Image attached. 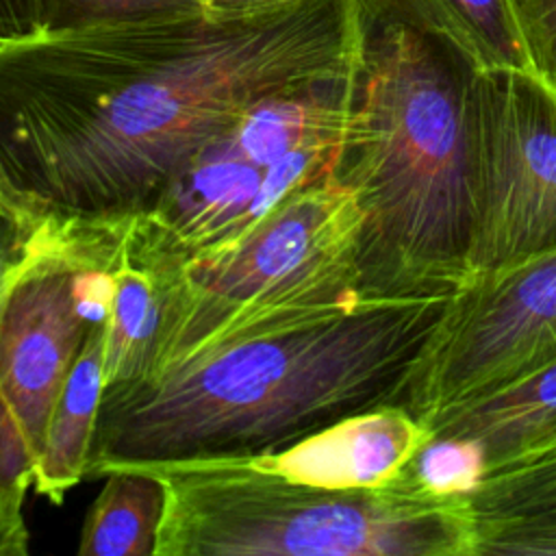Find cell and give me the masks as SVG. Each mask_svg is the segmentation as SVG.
<instances>
[{"mask_svg":"<svg viewBox=\"0 0 556 556\" xmlns=\"http://www.w3.org/2000/svg\"><path fill=\"white\" fill-rule=\"evenodd\" d=\"M354 63V0L202 9L7 43L0 163L41 213L126 217L256 104Z\"/></svg>","mask_w":556,"mask_h":556,"instance_id":"obj_1","label":"cell"},{"mask_svg":"<svg viewBox=\"0 0 556 556\" xmlns=\"http://www.w3.org/2000/svg\"><path fill=\"white\" fill-rule=\"evenodd\" d=\"M352 106L332 176L363 215L365 300L469 278V100L484 65L432 0H354Z\"/></svg>","mask_w":556,"mask_h":556,"instance_id":"obj_2","label":"cell"},{"mask_svg":"<svg viewBox=\"0 0 556 556\" xmlns=\"http://www.w3.org/2000/svg\"><path fill=\"white\" fill-rule=\"evenodd\" d=\"M445 300H363L106 387L85 480L115 465L276 452L389 402Z\"/></svg>","mask_w":556,"mask_h":556,"instance_id":"obj_3","label":"cell"},{"mask_svg":"<svg viewBox=\"0 0 556 556\" xmlns=\"http://www.w3.org/2000/svg\"><path fill=\"white\" fill-rule=\"evenodd\" d=\"M119 467L163 484L154 556H476L469 497L419 491L400 473L374 489H324L248 458L106 473Z\"/></svg>","mask_w":556,"mask_h":556,"instance_id":"obj_4","label":"cell"},{"mask_svg":"<svg viewBox=\"0 0 556 556\" xmlns=\"http://www.w3.org/2000/svg\"><path fill=\"white\" fill-rule=\"evenodd\" d=\"M354 67L263 100L189 156L146 208L104 219L126 258L156 276L180 274L235 248L293 193L328 178Z\"/></svg>","mask_w":556,"mask_h":556,"instance_id":"obj_5","label":"cell"},{"mask_svg":"<svg viewBox=\"0 0 556 556\" xmlns=\"http://www.w3.org/2000/svg\"><path fill=\"white\" fill-rule=\"evenodd\" d=\"M361 224L356 198L330 174L276 206L235 248L161 278L165 313L141 378L363 302Z\"/></svg>","mask_w":556,"mask_h":556,"instance_id":"obj_6","label":"cell"},{"mask_svg":"<svg viewBox=\"0 0 556 556\" xmlns=\"http://www.w3.org/2000/svg\"><path fill=\"white\" fill-rule=\"evenodd\" d=\"M109 252L102 224L48 213L0 308V508L20 526L52 406L109 311Z\"/></svg>","mask_w":556,"mask_h":556,"instance_id":"obj_7","label":"cell"},{"mask_svg":"<svg viewBox=\"0 0 556 556\" xmlns=\"http://www.w3.org/2000/svg\"><path fill=\"white\" fill-rule=\"evenodd\" d=\"M469 278L556 250V91L523 70H480L469 100Z\"/></svg>","mask_w":556,"mask_h":556,"instance_id":"obj_8","label":"cell"},{"mask_svg":"<svg viewBox=\"0 0 556 556\" xmlns=\"http://www.w3.org/2000/svg\"><path fill=\"white\" fill-rule=\"evenodd\" d=\"M556 361V250L452 293L389 402L426 426Z\"/></svg>","mask_w":556,"mask_h":556,"instance_id":"obj_9","label":"cell"},{"mask_svg":"<svg viewBox=\"0 0 556 556\" xmlns=\"http://www.w3.org/2000/svg\"><path fill=\"white\" fill-rule=\"evenodd\" d=\"M430 437L428 426L406 406L380 402L276 452L241 458L293 482L374 489L391 482Z\"/></svg>","mask_w":556,"mask_h":556,"instance_id":"obj_10","label":"cell"},{"mask_svg":"<svg viewBox=\"0 0 556 556\" xmlns=\"http://www.w3.org/2000/svg\"><path fill=\"white\" fill-rule=\"evenodd\" d=\"M467 497L476 556H556V452L489 471Z\"/></svg>","mask_w":556,"mask_h":556,"instance_id":"obj_11","label":"cell"},{"mask_svg":"<svg viewBox=\"0 0 556 556\" xmlns=\"http://www.w3.org/2000/svg\"><path fill=\"white\" fill-rule=\"evenodd\" d=\"M428 430L471 441L486 473L530 458L556 434V361L500 393L434 419Z\"/></svg>","mask_w":556,"mask_h":556,"instance_id":"obj_12","label":"cell"},{"mask_svg":"<svg viewBox=\"0 0 556 556\" xmlns=\"http://www.w3.org/2000/svg\"><path fill=\"white\" fill-rule=\"evenodd\" d=\"M104 319H98L76 356L52 406L43 445L35 463L33 489L52 504L85 480L96 417L104 391Z\"/></svg>","mask_w":556,"mask_h":556,"instance_id":"obj_13","label":"cell"},{"mask_svg":"<svg viewBox=\"0 0 556 556\" xmlns=\"http://www.w3.org/2000/svg\"><path fill=\"white\" fill-rule=\"evenodd\" d=\"M109 232L113 289L104 317V389L135 382L148 371L165 313V291L159 278L150 269L128 261L111 226Z\"/></svg>","mask_w":556,"mask_h":556,"instance_id":"obj_14","label":"cell"},{"mask_svg":"<svg viewBox=\"0 0 556 556\" xmlns=\"http://www.w3.org/2000/svg\"><path fill=\"white\" fill-rule=\"evenodd\" d=\"M163 484L148 471L119 467L104 476L78 541L80 556H154Z\"/></svg>","mask_w":556,"mask_h":556,"instance_id":"obj_15","label":"cell"},{"mask_svg":"<svg viewBox=\"0 0 556 556\" xmlns=\"http://www.w3.org/2000/svg\"><path fill=\"white\" fill-rule=\"evenodd\" d=\"M486 70H523L530 61L510 0H432Z\"/></svg>","mask_w":556,"mask_h":556,"instance_id":"obj_16","label":"cell"},{"mask_svg":"<svg viewBox=\"0 0 556 556\" xmlns=\"http://www.w3.org/2000/svg\"><path fill=\"white\" fill-rule=\"evenodd\" d=\"M41 35L128 22L176 17L204 9V0H35Z\"/></svg>","mask_w":556,"mask_h":556,"instance_id":"obj_17","label":"cell"},{"mask_svg":"<svg viewBox=\"0 0 556 556\" xmlns=\"http://www.w3.org/2000/svg\"><path fill=\"white\" fill-rule=\"evenodd\" d=\"M484 473L482 454L471 441L439 434H432L400 469L410 486L434 495H469Z\"/></svg>","mask_w":556,"mask_h":556,"instance_id":"obj_18","label":"cell"},{"mask_svg":"<svg viewBox=\"0 0 556 556\" xmlns=\"http://www.w3.org/2000/svg\"><path fill=\"white\" fill-rule=\"evenodd\" d=\"M530 72L556 91V0H510Z\"/></svg>","mask_w":556,"mask_h":556,"instance_id":"obj_19","label":"cell"},{"mask_svg":"<svg viewBox=\"0 0 556 556\" xmlns=\"http://www.w3.org/2000/svg\"><path fill=\"white\" fill-rule=\"evenodd\" d=\"M33 230L35 226L24 228L0 217V308L15 276L28 258Z\"/></svg>","mask_w":556,"mask_h":556,"instance_id":"obj_20","label":"cell"},{"mask_svg":"<svg viewBox=\"0 0 556 556\" xmlns=\"http://www.w3.org/2000/svg\"><path fill=\"white\" fill-rule=\"evenodd\" d=\"M35 0H0V46L39 37Z\"/></svg>","mask_w":556,"mask_h":556,"instance_id":"obj_21","label":"cell"},{"mask_svg":"<svg viewBox=\"0 0 556 556\" xmlns=\"http://www.w3.org/2000/svg\"><path fill=\"white\" fill-rule=\"evenodd\" d=\"M48 213H41L37 211L15 187L13 182L9 180L2 163H0V217L17 224V226H24V228H30V226H37Z\"/></svg>","mask_w":556,"mask_h":556,"instance_id":"obj_22","label":"cell"},{"mask_svg":"<svg viewBox=\"0 0 556 556\" xmlns=\"http://www.w3.org/2000/svg\"><path fill=\"white\" fill-rule=\"evenodd\" d=\"M28 554V528L11 521L0 508V556Z\"/></svg>","mask_w":556,"mask_h":556,"instance_id":"obj_23","label":"cell"},{"mask_svg":"<svg viewBox=\"0 0 556 556\" xmlns=\"http://www.w3.org/2000/svg\"><path fill=\"white\" fill-rule=\"evenodd\" d=\"M291 0H204V9L213 13H248L267 7H278Z\"/></svg>","mask_w":556,"mask_h":556,"instance_id":"obj_24","label":"cell"}]
</instances>
